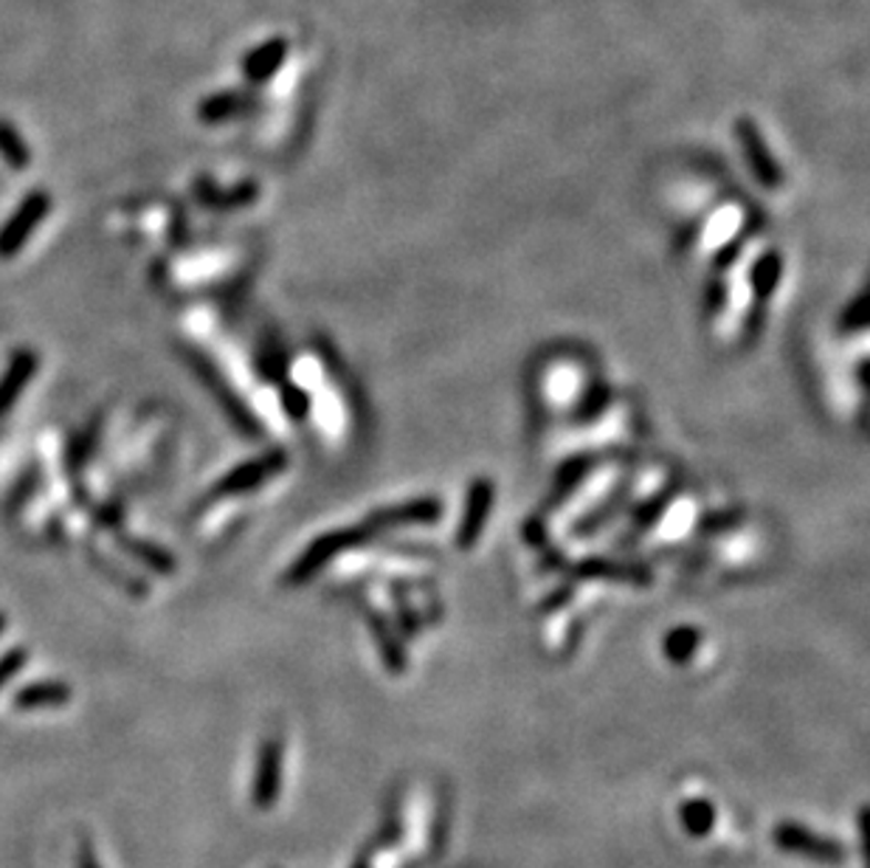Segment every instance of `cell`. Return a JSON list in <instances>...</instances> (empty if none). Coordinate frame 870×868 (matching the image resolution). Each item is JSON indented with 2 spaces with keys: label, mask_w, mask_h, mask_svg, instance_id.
I'll return each mask as SVG.
<instances>
[{
  "label": "cell",
  "mask_w": 870,
  "mask_h": 868,
  "mask_svg": "<svg viewBox=\"0 0 870 868\" xmlns=\"http://www.w3.org/2000/svg\"><path fill=\"white\" fill-rule=\"evenodd\" d=\"M361 541H364V534H361V530H352V527L319 536V539H315L310 547H304L302 556L288 567V572H284V583H290V587L308 583L310 578H313L315 572L324 570L333 558H339L341 552L352 550V547L361 545Z\"/></svg>",
  "instance_id": "6da1fadb"
},
{
  "label": "cell",
  "mask_w": 870,
  "mask_h": 868,
  "mask_svg": "<svg viewBox=\"0 0 870 868\" xmlns=\"http://www.w3.org/2000/svg\"><path fill=\"white\" fill-rule=\"evenodd\" d=\"M51 211V195L38 189L29 193L20 200L18 209L7 217V224L0 226V260H14L20 255V248L29 242V237L38 231V226L43 224Z\"/></svg>",
  "instance_id": "7a4b0ae2"
},
{
  "label": "cell",
  "mask_w": 870,
  "mask_h": 868,
  "mask_svg": "<svg viewBox=\"0 0 870 868\" xmlns=\"http://www.w3.org/2000/svg\"><path fill=\"white\" fill-rule=\"evenodd\" d=\"M284 468H288V454L273 448V452L248 459V463L235 465L229 474H222V477L217 479L215 488H211V496L222 499V496H240V494H248V490H257L262 488L268 479L282 474Z\"/></svg>",
  "instance_id": "3957f363"
},
{
  "label": "cell",
  "mask_w": 870,
  "mask_h": 868,
  "mask_svg": "<svg viewBox=\"0 0 870 868\" xmlns=\"http://www.w3.org/2000/svg\"><path fill=\"white\" fill-rule=\"evenodd\" d=\"M186 359H189L191 370H195L200 375V381H204V384L209 386L211 395H215L217 401L222 403V410H226V415H229L231 421H235L237 426H240L242 432L248 434V437H257L260 426H257V421H253V417L248 415L246 403L237 401V397L231 395V392H229L231 386L226 384V379H222V375H220V370H217V366L211 364V361L206 359L204 353H198V350H189V353H186Z\"/></svg>",
  "instance_id": "277c9868"
},
{
  "label": "cell",
  "mask_w": 870,
  "mask_h": 868,
  "mask_svg": "<svg viewBox=\"0 0 870 868\" xmlns=\"http://www.w3.org/2000/svg\"><path fill=\"white\" fill-rule=\"evenodd\" d=\"M279 787H282V744L277 738H268V742L260 744L257 769H253V806L271 809L279 798Z\"/></svg>",
  "instance_id": "5b68a950"
},
{
  "label": "cell",
  "mask_w": 870,
  "mask_h": 868,
  "mask_svg": "<svg viewBox=\"0 0 870 868\" xmlns=\"http://www.w3.org/2000/svg\"><path fill=\"white\" fill-rule=\"evenodd\" d=\"M490 505H494V485H490V479H476L468 490V499H465L463 521H459L457 530V545L463 547V550L476 545L481 527L488 521Z\"/></svg>",
  "instance_id": "8992f818"
},
{
  "label": "cell",
  "mask_w": 870,
  "mask_h": 868,
  "mask_svg": "<svg viewBox=\"0 0 870 868\" xmlns=\"http://www.w3.org/2000/svg\"><path fill=\"white\" fill-rule=\"evenodd\" d=\"M38 366L40 359L38 353H31V350H18V353L9 359V366L3 370V375H0V417L9 415V410L20 401L29 381L34 379Z\"/></svg>",
  "instance_id": "52a82bcc"
},
{
  "label": "cell",
  "mask_w": 870,
  "mask_h": 868,
  "mask_svg": "<svg viewBox=\"0 0 870 868\" xmlns=\"http://www.w3.org/2000/svg\"><path fill=\"white\" fill-rule=\"evenodd\" d=\"M443 516V505L437 499H412L397 508H383L370 516V527L375 530H390V527H412V525H432Z\"/></svg>",
  "instance_id": "ba28073f"
},
{
  "label": "cell",
  "mask_w": 870,
  "mask_h": 868,
  "mask_svg": "<svg viewBox=\"0 0 870 868\" xmlns=\"http://www.w3.org/2000/svg\"><path fill=\"white\" fill-rule=\"evenodd\" d=\"M74 691H71L69 682L62 680H40V682H29L20 691H14V711H54V707L69 705Z\"/></svg>",
  "instance_id": "9c48e42d"
},
{
  "label": "cell",
  "mask_w": 870,
  "mask_h": 868,
  "mask_svg": "<svg viewBox=\"0 0 870 868\" xmlns=\"http://www.w3.org/2000/svg\"><path fill=\"white\" fill-rule=\"evenodd\" d=\"M118 547H122L127 556H133L138 565H144L147 570H153L155 576H175V561L173 552H167L160 545L147 539H138V536H122L118 534Z\"/></svg>",
  "instance_id": "30bf717a"
},
{
  "label": "cell",
  "mask_w": 870,
  "mask_h": 868,
  "mask_svg": "<svg viewBox=\"0 0 870 868\" xmlns=\"http://www.w3.org/2000/svg\"><path fill=\"white\" fill-rule=\"evenodd\" d=\"M778 844H784L786 849H791V851H802V855H809V857H826V860H837V857L842 855L840 849H837V846H831V844H826V840H820V837H815V835H809V831L806 829H797V826H780L778 829Z\"/></svg>",
  "instance_id": "8fae6325"
},
{
  "label": "cell",
  "mask_w": 870,
  "mask_h": 868,
  "mask_svg": "<svg viewBox=\"0 0 870 868\" xmlns=\"http://www.w3.org/2000/svg\"><path fill=\"white\" fill-rule=\"evenodd\" d=\"M195 195H198L200 204L215 206V209H237V206H246L257 198V186L240 184L235 186V189H229V193H222V189H217L209 180H198V184H195Z\"/></svg>",
  "instance_id": "7c38bea8"
},
{
  "label": "cell",
  "mask_w": 870,
  "mask_h": 868,
  "mask_svg": "<svg viewBox=\"0 0 870 868\" xmlns=\"http://www.w3.org/2000/svg\"><path fill=\"white\" fill-rule=\"evenodd\" d=\"M780 273H784V260L775 251L760 257L753 268V291L758 293V299L764 302L766 297H771V291L778 288Z\"/></svg>",
  "instance_id": "4fadbf2b"
},
{
  "label": "cell",
  "mask_w": 870,
  "mask_h": 868,
  "mask_svg": "<svg viewBox=\"0 0 870 868\" xmlns=\"http://www.w3.org/2000/svg\"><path fill=\"white\" fill-rule=\"evenodd\" d=\"M0 158L12 169H25L31 162V153L25 147L23 136L9 122H0Z\"/></svg>",
  "instance_id": "5bb4252c"
},
{
  "label": "cell",
  "mask_w": 870,
  "mask_h": 868,
  "mask_svg": "<svg viewBox=\"0 0 870 868\" xmlns=\"http://www.w3.org/2000/svg\"><path fill=\"white\" fill-rule=\"evenodd\" d=\"M747 142H744V147H747V155H749V162H753V169H755V175H758L760 180H764L766 186H778V180H780V175H778V169H775V164H771V158H769V153H766L764 149V144H760V138L755 136V133H749L747 131Z\"/></svg>",
  "instance_id": "9a60e30c"
},
{
  "label": "cell",
  "mask_w": 870,
  "mask_h": 868,
  "mask_svg": "<svg viewBox=\"0 0 870 868\" xmlns=\"http://www.w3.org/2000/svg\"><path fill=\"white\" fill-rule=\"evenodd\" d=\"M96 441H100V421H93L91 426L85 428V432L76 437L74 443L69 446V472L71 474H80V468H85L87 457L93 454V448H96Z\"/></svg>",
  "instance_id": "2e32d148"
},
{
  "label": "cell",
  "mask_w": 870,
  "mask_h": 868,
  "mask_svg": "<svg viewBox=\"0 0 870 868\" xmlns=\"http://www.w3.org/2000/svg\"><path fill=\"white\" fill-rule=\"evenodd\" d=\"M279 403H282L284 415L293 417V421H304L310 415V395L308 390L297 384H284L282 392H279Z\"/></svg>",
  "instance_id": "e0dca14e"
},
{
  "label": "cell",
  "mask_w": 870,
  "mask_h": 868,
  "mask_svg": "<svg viewBox=\"0 0 870 868\" xmlns=\"http://www.w3.org/2000/svg\"><path fill=\"white\" fill-rule=\"evenodd\" d=\"M698 645V632L696 629H676V632L667 634L665 640V654L676 663H685L687 658L693 654V649Z\"/></svg>",
  "instance_id": "ac0fdd59"
},
{
  "label": "cell",
  "mask_w": 870,
  "mask_h": 868,
  "mask_svg": "<svg viewBox=\"0 0 870 868\" xmlns=\"http://www.w3.org/2000/svg\"><path fill=\"white\" fill-rule=\"evenodd\" d=\"M25 663H29V649L25 645H14V649L0 654V691L7 689L9 682L25 669Z\"/></svg>",
  "instance_id": "d6986e66"
},
{
  "label": "cell",
  "mask_w": 870,
  "mask_h": 868,
  "mask_svg": "<svg viewBox=\"0 0 870 868\" xmlns=\"http://www.w3.org/2000/svg\"><path fill=\"white\" fill-rule=\"evenodd\" d=\"M580 576L583 578H618V581H629V578H642L636 572H631L629 567H618V565H605V561H592V565L580 567Z\"/></svg>",
  "instance_id": "ffe728a7"
},
{
  "label": "cell",
  "mask_w": 870,
  "mask_h": 868,
  "mask_svg": "<svg viewBox=\"0 0 870 868\" xmlns=\"http://www.w3.org/2000/svg\"><path fill=\"white\" fill-rule=\"evenodd\" d=\"M842 330H859L864 328V297H857L853 299L851 308L842 313V322H840Z\"/></svg>",
  "instance_id": "44dd1931"
},
{
  "label": "cell",
  "mask_w": 870,
  "mask_h": 868,
  "mask_svg": "<svg viewBox=\"0 0 870 868\" xmlns=\"http://www.w3.org/2000/svg\"><path fill=\"white\" fill-rule=\"evenodd\" d=\"M76 868H102L100 857L93 851L91 840H82L80 849H76Z\"/></svg>",
  "instance_id": "7402d4cb"
},
{
  "label": "cell",
  "mask_w": 870,
  "mask_h": 868,
  "mask_svg": "<svg viewBox=\"0 0 870 868\" xmlns=\"http://www.w3.org/2000/svg\"><path fill=\"white\" fill-rule=\"evenodd\" d=\"M3 629H7V614L0 612V634H3Z\"/></svg>",
  "instance_id": "603a6c76"
}]
</instances>
